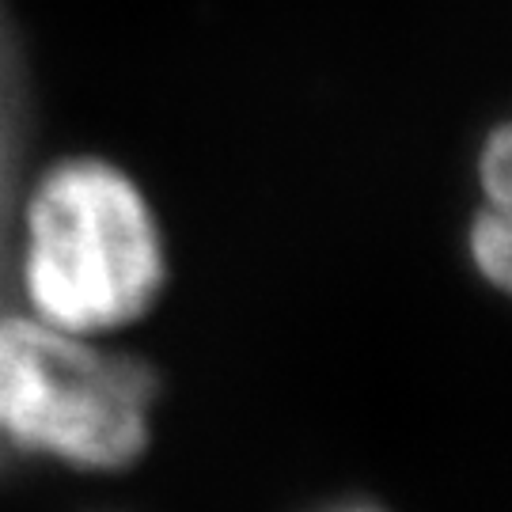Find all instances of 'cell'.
<instances>
[{"label":"cell","mask_w":512,"mask_h":512,"mask_svg":"<svg viewBox=\"0 0 512 512\" xmlns=\"http://www.w3.org/2000/svg\"><path fill=\"white\" fill-rule=\"evenodd\" d=\"M315 512H384L368 501H338V505H327V509H315Z\"/></svg>","instance_id":"cell-6"},{"label":"cell","mask_w":512,"mask_h":512,"mask_svg":"<svg viewBox=\"0 0 512 512\" xmlns=\"http://www.w3.org/2000/svg\"><path fill=\"white\" fill-rule=\"evenodd\" d=\"M156 399L141 357L0 311V475L27 463L129 471L152 444Z\"/></svg>","instance_id":"cell-2"},{"label":"cell","mask_w":512,"mask_h":512,"mask_svg":"<svg viewBox=\"0 0 512 512\" xmlns=\"http://www.w3.org/2000/svg\"><path fill=\"white\" fill-rule=\"evenodd\" d=\"M467 251L471 262L482 274V281H490L494 289H509L512 281V228H509V209H482L471 224L467 236Z\"/></svg>","instance_id":"cell-4"},{"label":"cell","mask_w":512,"mask_h":512,"mask_svg":"<svg viewBox=\"0 0 512 512\" xmlns=\"http://www.w3.org/2000/svg\"><path fill=\"white\" fill-rule=\"evenodd\" d=\"M12 270L38 323L103 338L148 315L164 293V236L126 171L65 160L23 202Z\"/></svg>","instance_id":"cell-1"},{"label":"cell","mask_w":512,"mask_h":512,"mask_svg":"<svg viewBox=\"0 0 512 512\" xmlns=\"http://www.w3.org/2000/svg\"><path fill=\"white\" fill-rule=\"evenodd\" d=\"M23 65L12 27L0 8V293L12 274V236H16V175L19 156H23V122H27V103H23Z\"/></svg>","instance_id":"cell-3"},{"label":"cell","mask_w":512,"mask_h":512,"mask_svg":"<svg viewBox=\"0 0 512 512\" xmlns=\"http://www.w3.org/2000/svg\"><path fill=\"white\" fill-rule=\"evenodd\" d=\"M478 179H482V194H490V205L509 209L512 194V133L505 126L490 133V141L478 156Z\"/></svg>","instance_id":"cell-5"}]
</instances>
